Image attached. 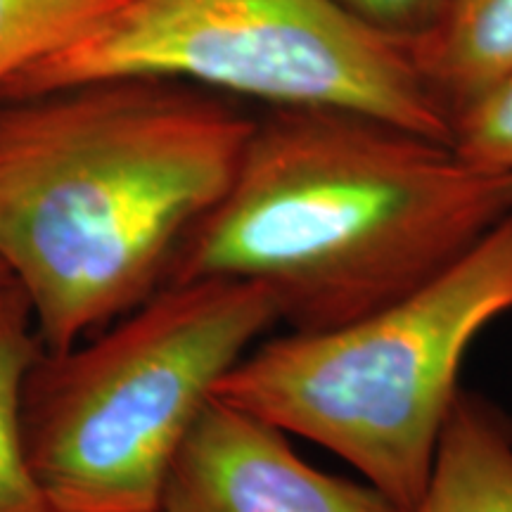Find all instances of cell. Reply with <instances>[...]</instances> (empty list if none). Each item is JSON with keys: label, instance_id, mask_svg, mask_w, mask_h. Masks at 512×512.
Returning a JSON list of instances; mask_svg holds the SVG:
<instances>
[{"label": "cell", "instance_id": "obj_1", "mask_svg": "<svg viewBox=\"0 0 512 512\" xmlns=\"http://www.w3.org/2000/svg\"><path fill=\"white\" fill-rule=\"evenodd\" d=\"M512 214V174L370 114L273 107L166 283L242 280L290 330H328L406 297Z\"/></svg>", "mask_w": 512, "mask_h": 512}, {"label": "cell", "instance_id": "obj_2", "mask_svg": "<svg viewBox=\"0 0 512 512\" xmlns=\"http://www.w3.org/2000/svg\"><path fill=\"white\" fill-rule=\"evenodd\" d=\"M254 119L192 83L121 76L0 98V261L67 351L166 285Z\"/></svg>", "mask_w": 512, "mask_h": 512}, {"label": "cell", "instance_id": "obj_3", "mask_svg": "<svg viewBox=\"0 0 512 512\" xmlns=\"http://www.w3.org/2000/svg\"><path fill=\"white\" fill-rule=\"evenodd\" d=\"M512 313V214L406 297L328 330L254 344L216 399L335 453L411 512L475 339Z\"/></svg>", "mask_w": 512, "mask_h": 512}, {"label": "cell", "instance_id": "obj_4", "mask_svg": "<svg viewBox=\"0 0 512 512\" xmlns=\"http://www.w3.org/2000/svg\"><path fill=\"white\" fill-rule=\"evenodd\" d=\"M278 323L264 287L190 280L159 287L67 351H41L24 432L57 512H157L214 387Z\"/></svg>", "mask_w": 512, "mask_h": 512}, {"label": "cell", "instance_id": "obj_5", "mask_svg": "<svg viewBox=\"0 0 512 512\" xmlns=\"http://www.w3.org/2000/svg\"><path fill=\"white\" fill-rule=\"evenodd\" d=\"M152 76L268 102L349 110L448 140L413 43L337 0H131L110 22L12 79L0 98Z\"/></svg>", "mask_w": 512, "mask_h": 512}, {"label": "cell", "instance_id": "obj_6", "mask_svg": "<svg viewBox=\"0 0 512 512\" xmlns=\"http://www.w3.org/2000/svg\"><path fill=\"white\" fill-rule=\"evenodd\" d=\"M157 512H403L366 479L318 470L271 422L211 396L166 475Z\"/></svg>", "mask_w": 512, "mask_h": 512}, {"label": "cell", "instance_id": "obj_7", "mask_svg": "<svg viewBox=\"0 0 512 512\" xmlns=\"http://www.w3.org/2000/svg\"><path fill=\"white\" fill-rule=\"evenodd\" d=\"M411 512H512V420L460 389Z\"/></svg>", "mask_w": 512, "mask_h": 512}, {"label": "cell", "instance_id": "obj_8", "mask_svg": "<svg viewBox=\"0 0 512 512\" xmlns=\"http://www.w3.org/2000/svg\"><path fill=\"white\" fill-rule=\"evenodd\" d=\"M413 55L448 124L479 93L512 74V0H446Z\"/></svg>", "mask_w": 512, "mask_h": 512}, {"label": "cell", "instance_id": "obj_9", "mask_svg": "<svg viewBox=\"0 0 512 512\" xmlns=\"http://www.w3.org/2000/svg\"><path fill=\"white\" fill-rule=\"evenodd\" d=\"M34 313L15 280L0 285V512H57L31 467L24 387L41 356Z\"/></svg>", "mask_w": 512, "mask_h": 512}, {"label": "cell", "instance_id": "obj_10", "mask_svg": "<svg viewBox=\"0 0 512 512\" xmlns=\"http://www.w3.org/2000/svg\"><path fill=\"white\" fill-rule=\"evenodd\" d=\"M131 0H0V93L36 62L110 22Z\"/></svg>", "mask_w": 512, "mask_h": 512}, {"label": "cell", "instance_id": "obj_11", "mask_svg": "<svg viewBox=\"0 0 512 512\" xmlns=\"http://www.w3.org/2000/svg\"><path fill=\"white\" fill-rule=\"evenodd\" d=\"M451 145L472 164L512 174V74L453 114Z\"/></svg>", "mask_w": 512, "mask_h": 512}, {"label": "cell", "instance_id": "obj_12", "mask_svg": "<svg viewBox=\"0 0 512 512\" xmlns=\"http://www.w3.org/2000/svg\"><path fill=\"white\" fill-rule=\"evenodd\" d=\"M337 3L370 29L413 43L437 24L446 0H337Z\"/></svg>", "mask_w": 512, "mask_h": 512}, {"label": "cell", "instance_id": "obj_13", "mask_svg": "<svg viewBox=\"0 0 512 512\" xmlns=\"http://www.w3.org/2000/svg\"><path fill=\"white\" fill-rule=\"evenodd\" d=\"M8 280H12V278H10V273H8V268H5V266H3V261H0V285L8 283Z\"/></svg>", "mask_w": 512, "mask_h": 512}]
</instances>
